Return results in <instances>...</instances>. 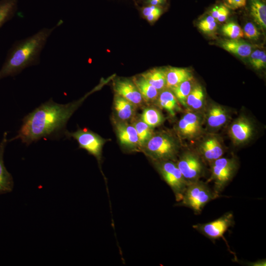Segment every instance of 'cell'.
<instances>
[{
	"mask_svg": "<svg viewBox=\"0 0 266 266\" xmlns=\"http://www.w3.org/2000/svg\"><path fill=\"white\" fill-rule=\"evenodd\" d=\"M85 98L66 104L57 103L50 99L24 117L17 135L8 141L19 139L29 145L42 138L65 134L68 120Z\"/></svg>",
	"mask_w": 266,
	"mask_h": 266,
	"instance_id": "6da1fadb",
	"label": "cell"
},
{
	"mask_svg": "<svg viewBox=\"0 0 266 266\" xmlns=\"http://www.w3.org/2000/svg\"><path fill=\"white\" fill-rule=\"evenodd\" d=\"M62 23L60 21L52 28H42L31 36L15 41L8 50L0 68V80L14 76L24 69L38 65L48 39Z\"/></svg>",
	"mask_w": 266,
	"mask_h": 266,
	"instance_id": "7a4b0ae2",
	"label": "cell"
},
{
	"mask_svg": "<svg viewBox=\"0 0 266 266\" xmlns=\"http://www.w3.org/2000/svg\"><path fill=\"white\" fill-rule=\"evenodd\" d=\"M143 146L146 154L153 162L175 161L179 149L177 140L166 132L153 134Z\"/></svg>",
	"mask_w": 266,
	"mask_h": 266,
	"instance_id": "3957f363",
	"label": "cell"
},
{
	"mask_svg": "<svg viewBox=\"0 0 266 266\" xmlns=\"http://www.w3.org/2000/svg\"><path fill=\"white\" fill-rule=\"evenodd\" d=\"M219 197L207 182L199 180L188 183L181 200L176 205L189 208L199 215L206 204Z\"/></svg>",
	"mask_w": 266,
	"mask_h": 266,
	"instance_id": "277c9868",
	"label": "cell"
},
{
	"mask_svg": "<svg viewBox=\"0 0 266 266\" xmlns=\"http://www.w3.org/2000/svg\"><path fill=\"white\" fill-rule=\"evenodd\" d=\"M209 164L211 174L206 182H213V190L216 195L220 196V194L235 174L238 168V162L235 158L221 157Z\"/></svg>",
	"mask_w": 266,
	"mask_h": 266,
	"instance_id": "5b68a950",
	"label": "cell"
},
{
	"mask_svg": "<svg viewBox=\"0 0 266 266\" xmlns=\"http://www.w3.org/2000/svg\"><path fill=\"white\" fill-rule=\"evenodd\" d=\"M158 172L171 189L176 201H179L188 184L176 162L171 160L154 162Z\"/></svg>",
	"mask_w": 266,
	"mask_h": 266,
	"instance_id": "8992f818",
	"label": "cell"
},
{
	"mask_svg": "<svg viewBox=\"0 0 266 266\" xmlns=\"http://www.w3.org/2000/svg\"><path fill=\"white\" fill-rule=\"evenodd\" d=\"M204 162L198 152L186 151L180 155L176 164L186 181L189 183L200 180L204 175Z\"/></svg>",
	"mask_w": 266,
	"mask_h": 266,
	"instance_id": "52a82bcc",
	"label": "cell"
},
{
	"mask_svg": "<svg viewBox=\"0 0 266 266\" xmlns=\"http://www.w3.org/2000/svg\"><path fill=\"white\" fill-rule=\"evenodd\" d=\"M234 224L233 213L228 212L212 221L194 225L193 228L210 240L215 241L223 237L225 233Z\"/></svg>",
	"mask_w": 266,
	"mask_h": 266,
	"instance_id": "ba28073f",
	"label": "cell"
},
{
	"mask_svg": "<svg viewBox=\"0 0 266 266\" xmlns=\"http://www.w3.org/2000/svg\"><path fill=\"white\" fill-rule=\"evenodd\" d=\"M65 135L73 138L80 148L94 156L99 162L100 161L104 140L99 135L87 129H79L72 133L66 131Z\"/></svg>",
	"mask_w": 266,
	"mask_h": 266,
	"instance_id": "9c48e42d",
	"label": "cell"
},
{
	"mask_svg": "<svg viewBox=\"0 0 266 266\" xmlns=\"http://www.w3.org/2000/svg\"><path fill=\"white\" fill-rule=\"evenodd\" d=\"M204 161L209 164L222 157L224 148L221 139L216 135H209L201 141L197 152Z\"/></svg>",
	"mask_w": 266,
	"mask_h": 266,
	"instance_id": "30bf717a",
	"label": "cell"
},
{
	"mask_svg": "<svg viewBox=\"0 0 266 266\" xmlns=\"http://www.w3.org/2000/svg\"><path fill=\"white\" fill-rule=\"evenodd\" d=\"M177 129L184 138L192 139L197 137L202 130L201 117L194 112H187L179 121Z\"/></svg>",
	"mask_w": 266,
	"mask_h": 266,
	"instance_id": "8fae6325",
	"label": "cell"
},
{
	"mask_svg": "<svg viewBox=\"0 0 266 266\" xmlns=\"http://www.w3.org/2000/svg\"><path fill=\"white\" fill-rule=\"evenodd\" d=\"M254 131L252 122L245 117H240L232 124L229 133L234 143L240 144L247 142L251 138Z\"/></svg>",
	"mask_w": 266,
	"mask_h": 266,
	"instance_id": "7c38bea8",
	"label": "cell"
},
{
	"mask_svg": "<svg viewBox=\"0 0 266 266\" xmlns=\"http://www.w3.org/2000/svg\"><path fill=\"white\" fill-rule=\"evenodd\" d=\"M8 141L7 133L5 132L0 142V195L10 193L14 187L12 176L6 168L3 160L4 153Z\"/></svg>",
	"mask_w": 266,
	"mask_h": 266,
	"instance_id": "4fadbf2b",
	"label": "cell"
},
{
	"mask_svg": "<svg viewBox=\"0 0 266 266\" xmlns=\"http://www.w3.org/2000/svg\"><path fill=\"white\" fill-rule=\"evenodd\" d=\"M114 90L117 94L124 98L134 105L142 102V97L133 82L128 80L117 81L114 84Z\"/></svg>",
	"mask_w": 266,
	"mask_h": 266,
	"instance_id": "5bb4252c",
	"label": "cell"
},
{
	"mask_svg": "<svg viewBox=\"0 0 266 266\" xmlns=\"http://www.w3.org/2000/svg\"><path fill=\"white\" fill-rule=\"evenodd\" d=\"M117 136L120 143L129 148H134L139 145L137 132L133 126L126 123L116 124Z\"/></svg>",
	"mask_w": 266,
	"mask_h": 266,
	"instance_id": "9a60e30c",
	"label": "cell"
},
{
	"mask_svg": "<svg viewBox=\"0 0 266 266\" xmlns=\"http://www.w3.org/2000/svg\"><path fill=\"white\" fill-rule=\"evenodd\" d=\"M228 114L225 108L221 105L213 104L208 109L206 114L207 125L213 129L223 126L227 122Z\"/></svg>",
	"mask_w": 266,
	"mask_h": 266,
	"instance_id": "2e32d148",
	"label": "cell"
},
{
	"mask_svg": "<svg viewBox=\"0 0 266 266\" xmlns=\"http://www.w3.org/2000/svg\"><path fill=\"white\" fill-rule=\"evenodd\" d=\"M166 87L172 88L187 80H192L193 76L190 71L185 68L170 67L165 69Z\"/></svg>",
	"mask_w": 266,
	"mask_h": 266,
	"instance_id": "e0dca14e",
	"label": "cell"
},
{
	"mask_svg": "<svg viewBox=\"0 0 266 266\" xmlns=\"http://www.w3.org/2000/svg\"><path fill=\"white\" fill-rule=\"evenodd\" d=\"M221 46L228 52L243 58L249 56L252 52L251 45L239 39L225 40L221 42Z\"/></svg>",
	"mask_w": 266,
	"mask_h": 266,
	"instance_id": "ac0fdd59",
	"label": "cell"
},
{
	"mask_svg": "<svg viewBox=\"0 0 266 266\" xmlns=\"http://www.w3.org/2000/svg\"><path fill=\"white\" fill-rule=\"evenodd\" d=\"M250 11L254 21L263 30L266 28V6L261 0H250Z\"/></svg>",
	"mask_w": 266,
	"mask_h": 266,
	"instance_id": "d6986e66",
	"label": "cell"
},
{
	"mask_svg": "<svg viewBox=\"0 0 266 266\" xmlns=\"http://www.w3.org/2000/svg\"><path fill=\"white\" fill-rule=\"evenodd\" d=\"M114 106L118 117L122 120L131 118L134 112V104L117 94L114 100Z\"/></svg>",
	"mask_w": 266,
	"mask_h": 266,
	"instance_id": "ffe728a7",
	"label": "cell"
},
{
	"mask_svg": "<svg viewBox=\"0 0 266 266\" xmlns=\"http://www.w3.org/2000/svg\"><path fill=\"white\" fill-rule=\"evenodd\" d=\"M133 83L139 91L142 99L147 101H153L158 99L159 91L150 84L143 77L134 78Z\"/></svg>",
	"mask_w": 266,
	"mask_h": 266,
	"instance_id": "44dd1931",
	"label": "cell"
},
{
	"mask_svg": "<svg viewBox=\"0 0 266 266\" xmlns=\"http://www.w3.org/2000/svg\"><path fill=\"white\" fill-rule=\"evenodd\" d=\"M141 76L158 91L164 90L166 87L165 69H152L142 74Z\"/></svg>",
	"mask_w": 266,
	"mask_h": 266,
	"instance_id": "7402d4cb",
	"label": "cell"
},
{
	"mask_svg": "<svg viewBox=\"0 0 266 266\" xmlns=\"http://www.w3.org/2000/svg\"><path fill=\"white\" fill-rule=\"evenodd\" d=\"M18 3V0H0V29L13 17Z\"/></svg>",
	"mask_w": 266,
	"mask_h": 266,
	"instance_id": "603a6c76",
	"label": "cell"
},
{
	"mask_svg": "<svg viewBox=\"0 0 266 266\" xmlns=\"http://www.w3.org/2000/svg\"><path fill=\"white\" fill-rule=\"evenodd\" d=\"M159 105L173 116L178 109L177 100L172 91L164 90L158 97Z\"/></svg>",
	"mask_w": 266,
	"mask_h": 266,
	"instance_id": "cb8c5ba5",
	"label": "cell"
},
{
	"mask_svg": "<svg viewBox=\"0 0 266 266\" xmlns=\"http://www.w3.org/2000/svg\"><path fill=\"white\" fill-rule=\"evenodd\" d=\"M204 93L200 85H196L192 88L187 97L186 105L195 110L200 109L203 104Z\"/></svg>",
	"mask_w": 266,
	"mask_h": 266,
	"instance_id": "d4e9b609",
	"label": "cell"
},
{
	"mask_svg": "<svg viewBox=\"0 0 266 266\" xmlns=\"http://www.w3.org/2000/svg\"><path fill=\"white\" fill-rule=\"evenodd\" d=\"M141 120L151 128H153L161 124L164 121V117L158 109L147 108L142 112Z\"/></svg>",
	"mask_w": 266,
	"mask_h": 266,
	"instance_id": "484cf974",
	"label": "cell"
},
{
	"mask_svg": "<svg viewBox=\"0 0 266 266\" xmlns=\"http://www.w3.org/2000/svg\"><path fill=\"white\" fill-rule=\"evenodd\" d=\"M191 80L185 81L170 89L177 100L185 106L187 97L192 89Z\"/></svg>",
	"mask_w": 266,
	"mask_h": 266,
	"instance_id": "4316f807",
	"label": "cell"
},
{
	"mask_svg": "<svg viewBox=\"0 0 266 266\" xmlns=\"http://www.w3.org/2000/svg\"><path fill=\"white\" fill-rule=\"evenodd\" d=\"M133 126L137 133L139 145L143 146L153 134L152 128L141 120L136 122Z\"/></svg>",
	"mask_w": 266,
	"mask_h": 266,
	"instance_id": "83f0119b",
	"label": "cell"
},
{
	"mask_svg": "<svg viewBox=\"0 0 266 266\" xmlns=\"http://www.w3.org/2000/svg\"><path fill=\"white\" fill-rule=\"evenodd\" d=\"M222 31L225 36L232 39H239L244 36L242 29L234 22H230L224 25Z\"/></svg>",
	"mask_w": 266,
	"mask_h": 266,
	"instance_id": "f1b7e54d",
	"label": "cell"
},
{
	"mask_svg": "<svg viewBox=\"0 0 266 266\" xmlns=\"http://www.w3.org/2000/svg\"><path fill=\"white\" fill-rule=\"evenodd\" d=\"M249 62L256 69H261L266 67V54L264 51L256 50L249 55Z\"/></svg>",
	"mask_w": 266,
	"mask_h": 266,
	"instance_id": "f546056e",
	"label": "cell"
},
{
	"mask_svg": "<svg viewBox=\"0 0 266 266\" xmlns=\"http://www.w3.org/2000/svg\"><path fill=\"white\" fill-rule=\"evenodd\" d=\"M243 31L244 36L250 39H257L260 35V32L257 28L251 22L245 24Z\"/></svg>",
	"mask_w": 266,
	"mask_h": 266,
	"instance_id": "4dcf8cb0",
	"label": "cell"
},
{
	"mask_svg": "<svg viewBox=\"0 0 266 266\" xmlns=\"http://www.w3.org/2000/svg\"><path fill=\"white\" fill-rule=\"evenodd\" d=\"M224 5L233 10L244 7L246 5V0H223Z\"/></svg>",
	"mask_w": 266,
	"mask_h": 266,
	"instance_id": "1f68e13d",
	"label": "cell"
},
{
	"mask_svg": "<svg viewBox=\"0 0 266 266\" xmlns=\"http://www.w3.org/2000/svg\"><path fill=\"white\" fill-rule=\"evenodd\" d=\"M228 7L224 5H216L213 7L210 13V15L212 16L216 20L218 17L222 13V12L225 10Z\"/></svg>",
	"mask_w": 266,
	"mask_h": 266,
	"instance_id": "d6a6232c",
	"label": "cell"
},
{
	"mask_svg": "<svg viewBox=\"0 0 266 266\" xmlns=\"http://www.w3.org/2000/svg\"><path fill=\"white\" fill-rule=\"evenodd\" d=\"M217 26L216 21H214L199 28L201 31L205 33H210L215 31Z\"/></svg>",
	"mask_w": 266,
	"mask_h": 266,
	"instance_id": "836d02e7",
	"label": "cell"
},
{
	"mask_svg": "<svg viewBox=\"0 0 266 266\" xmlns=\"http://www.w3.org/2000/svg\"><path fill=\"white\" fill-rule=\"evenodd\" d=\"M162 13V9L154 12L145 18L149 22H154L158 19Z\"/></svg>",
	"mask_w": 266,
	"mask_h": 266,
	"instance_id": "e575fe53",
	"label": "cell"
},
{
	"mask_svg": "<svg viewBox=\"0 0 266 266\" xmlns=\"http://www.w3.org/2000/svg\"><path fill=\"white\" fill-rule=\"evenodd\" d=\"M216 21V20L212 16L209 15L200 22L198 27H200Z\"/></svg>",
	"mask_w": 266,
	"mask_h": 266,
	"instance_id": "d590c367",
	"label": "cell"
},
{
	"mask_svg": "<svg viewBox=\"0 0 266 266\" xmlns=\"http://www.w3.org/2000/svg\"><path fill=\"white\" fill-rule=\"evenodd\" d=\"M166 0H146V2L148 5L160 6L164 4Z\"/></svg>",
	"mask_w": 266,
	"mask_h": 266,
	"instance_id": "8d00e7d4",
	"label": "cell"
}]
</instances>
